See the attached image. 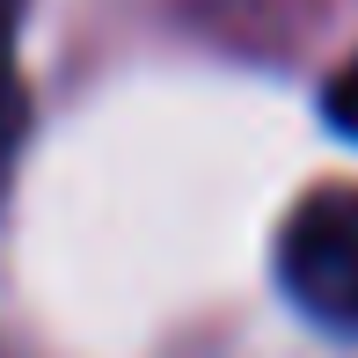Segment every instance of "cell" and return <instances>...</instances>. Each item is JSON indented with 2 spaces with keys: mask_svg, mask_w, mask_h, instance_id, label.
<instances>
[{
  "mask_svg": "<svg viewBox=\"0 0 358 358\" xmlns=\"http://www.w3.org/2000/svg\"><path fill=\"white\" fill-rule=\"evenodd\" d=\"M278 285L322 329L358 336V190L322 183L278 227Z\"/></svg>",
  "mask_w": 358,
  "mask_h": 358,
  "instance_id": "cell-1",
  "label": "cell"
},
{
  "mask_svg": "<svg viewBox=\"0 0 358 358\" xmlns=\"http://www.w3.org/2000/svg\"><path fill=\"white\" fill-rule=\"evenodd\" d=\"M22 0H0V198H8V176H15V154H22V132H29V88H22Z\"/></svg>",
  "mask_w": 358,
  "mask_h": 358,
  "instance_id": "cell-2",
  "label": "cell"
},
{
  "mask_svg": "<svg viewBox=\"0 0 358 358\" xmlns=\"http://www.w3.org/2000/svg\"><path fill=\"white\" fill-rule=\"evenodd\" d=\"M322 117H329L344 139H358V59L329 80V88H322Z\"/></svg>",
  "mask_w": 358,
  "mask_h": 358,
  "instance_id": "cell-3",
  "label": "cell"
},
{
  "mask_svg": "<svg viewBox=\"0 0 358 358\" xmlns=\"http://www.w3.org/2000/svg\"><path fill=\"white\" fill-rule=\"evenodd\" d=\"M0 358H15V351H8V344H0Z\"/></svg>",
  "mask_w": 358,
  "mask_h": 358,
  "instance_id": "cell-4",
  "label": "cell"
}]
</instances>
